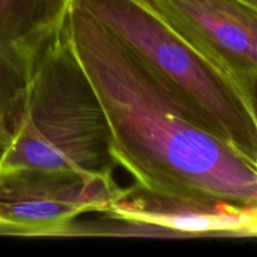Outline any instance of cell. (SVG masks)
Instances as JSON below:
<instances>
[{
  "label": "cell",
  "instance_id": "obj_1",
  "mask_svg": "<svg viewBox=\"0 0 257 257\" xmlns=\"http://www.w3.org/2000/svg\"><path fill=\"white\" fill-rule=\"evenodd\" d=\"M64 29L107 118L115 163L136 188L201 208L257 207L256 163L74 0Z\"/></svg>",
  "mask_w": 257,
  "mask_h": 257
},
{
  "label": "cell",
  "instance_id": "obj_2",
  "mask_svg": "<svg viewBox=\"0 0 257 257\" xmlns=\"http://www.w3.org/2000/svg\"><path fill=\"white\" fill-rule=\"evenodd\" d=\"M2 167L113 176L117 167L103 108L65 29L30 73L24 110Z\"/></svg>",
  "mask_w": 257,
  "mask_h": 257
},
{
  "label": "cell",
  "instance_id": "obj_3",
  "mask_svg": "<svg viewBox=\"0 0 257 257\" xmlns=\"http://www.w3.org/2000/svg\"><path fill=\"white\" fill-rule=\"evenodd\" d=\"M132 50L187 107L257 165V114L232 82L140 0H74Z\"/></svg>",
  "mask_w": 257,
  "mask_h": 257
},
{
  "label": "cell",
  "instance_id": "obj_4",
  "mask_svg": "<svg viewBox=\"0 0 257 257\" xmlns=\"http://www.w3.org/2000/svg\"><path fill=\"white\" fill-rule=\"evenodd\" d=\"M113 176L32 167L0 168V235L65 236L79 215L100 213L118 200Z\"/></svg>",
  "mask_w": 257,
  "mask_h": 257
},
{
  "label": "cell",
  "instance_id": "obj_5",
  "mask_svg": "<svg viewBox=\"0 0 257 257\" xmlns=\"http://www.w3.org/2000/svg\"><path fill=\"white\" fill-rule=\"evenodd\" d=\"M256 108L257 8L241 0H140Z\"/></svg>",
  "mask_w": 257,
  "mask_h": 257
},
{
  "label": "cell",
  "instance_id": "obj_6",
  "mask_svg": "<svg viewBox=\"0 0 257 257\" xmlns=\"http://www.w3.org/2000/svg\"><path fill=\"white\" fill-rule=\"evenodd\" d=\"M100 213L135 228L138 235L167 237H255L257 207L201 208L125 188Z\"/></svg>",
  "mask_w": 257,
  "mask_h": 257
},
{
  "label": "cell",
  "instance_id": "obj_7",
  "mask_svg": "<svg viewBox=\"0 0 257 257\" xmlns=\"http://www.w3.org/2000/svg\"><path fill=\"white\" fill-rule=\"evenodd\" d=\"M73 0H0V44L30 68L62 34Z\"/></svg>",
  "mask_w": 257,
  "mask_h": 257
},
{
  "label": "cell",
  "instance_id": "obj_8",
  "mask_svg": "<svg viewBox=\"0 0 257 257\" xmlns=\"http://www.w3.org/2000/svg\"><path fill=\"white\" fill-rule=\"evenodd\" d=\"M32 68L0 44V122L10 135L22 120Z\"/></svg>",
  "mask_w": 257,
  "mask_h": 257
},
{
  "label": "cell",
  "instance_id": "obj_9",
  "mask_svg": "<svg viewBox=\"0 0 257 257\" xmlns=\"http://www.w3.org/2000/svg\"><path fill=\"white\" fill-rule=\"evenodd\" d=\"M10 142H12V135L8 131V128L0 122V166H2L8 150H9Z\"/></svg>",
  "mask_w": 257,
  "mask_h": 257
},
{
  "label": "cell",
  "instance_id": "obj_10",
  "mask_svg": "<svg viewBox=\"0 0 257 257\" xmlns=\"http://www.w3.org/2000/svg\"><path fill=\"white\" fill-rule=\"evenodd\" d=\"M241 2L246 3V4L251 5V7H255V8H257V0H241Z\"/></svg>",
  "mask_w": 257,
  "mask_h": 257
}]
</instances>
